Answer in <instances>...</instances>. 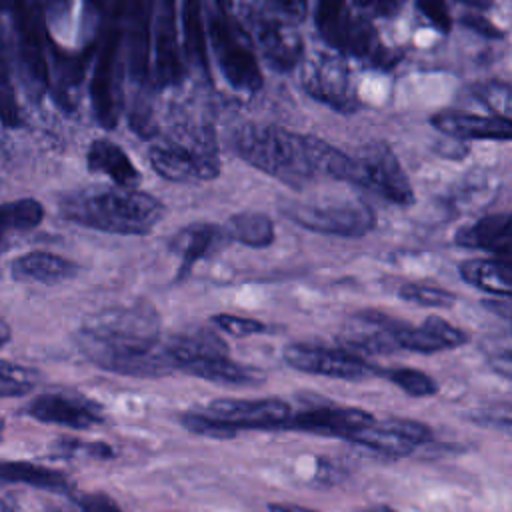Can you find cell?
<instances>
[{
    "label": "cell",
    "instance_id": "6da1fadb",
    "mask_svg": "<svg viewBox=\"0 0 512 512\" xmlns=\"http://www.w3.org/2000/svg\"><path fill=\"white\" fill-rule=\"evenodd\" d=\"M158 342L160 316L146 300L102 310L76 332V344L92 364L126 376H164L174 368L164 350L156 352Z\"/></svg>",
    "mask_w": 512,
    "mask_h": 512
},
{
    "label": "cell",
    "instance_id": "7a4b0ae2",
    "mask_svg": "<svg viewBox=\"0 0 512 512\" xmlns=\"http://www.w3.org/2000/svg\"><path fill=\"white\" fill-rule=\"evenodd\" d=\"M230 146L246 164L300 190L322 176L328 142L286 130L276 124H242L230 136Z\"/></svg>",
    "mask_w": 512,
    "mask_h": 512
},
{
    "label": "cell",
    "instance_id": "3957f363",
    "mask_svg": "<svg viewBox=\"0 0 512 512\" xmlns=\"http://www.w3.org/2000/svg\"><path fill=\"white\" fill-rule=\"evenodd\" d=\"M60 214L64 220L84 228L122 236H144L164 220L166 206L150 192L110 186L64 194L60 198Z\"/></svg>",
    "mask_w": 512,
    "mask_h": 512
},
{
    "label": "cell",
    "instance_id": "277c9868",
    "mask_svg": "<svg viewBox=\"0 0 512 512\" xmlns=\"http://www.w3.org/2000/svg\"><path fill=\"white\" fill-rule=\"evenodd\" d=\"M158 176L170 182H208L220 174L216 136L210 126L182 124L148 150Z\"/></svg>",
    "mask_w": 512,
    "mask_h": 512
},
{
    "label": "cell",
    "instance_id": "5b68a950",
    "mask_svg": "<svg viewBox=\"0 0 512 512\" xmlns=\"http://www.w3.org/2000/svg\"><path fill=\"white\" fill-rule=\"evenodd\" d=\"M330 178L366 188L396 206H410L414 202L410 180L386 142H372L354 156L338 150Z\"/></svg>",
    "mask_w": 512,
    "mask_h": 512
},
{
    "label": "cell",
    "instance_id": "8992f818",
    "mask_svg": "<svg viewBox=\"0 0 512 512\" xmlns=\"http://www.w3.org/2000/svg\"><path fill=\"white\" fill-rule=\"evenodd\" d=\"M206 38L224 80L240 92H258L262 72L254 50L242 38V30L234 26L224 12H212L206 24Z\"/></svg>",
    "mask_w": 512,
    "mask_h": 512
},
{
    "label": "cell",
    "instance_id": "52a82bcc",
    "mask_svg": "<svg viewBox=\"0 0 512 512\" xmlns=\"http://www.w3.org/2000/svg\"><path fill=\"white\" fill-rule=\"evenodd\" d=\"M280 212L292 224L330 236L358 238L374 230L376 214L364 202L344 200V202H326V204H308V202H282Z\"/></svg>",
    "mask_w": 512,
    "mask_h": 512
},
{
    "label": "cell",
    "instance_id": "ba28073f",
    "mask_svg": "<svg viewBox=\"0 0 512 512\" xmlns=\"http://www.w3.org/2000/svg\"><path fill=\"white\" fill-rule=\"evenodd\" d=\"M242 18L260 56L278 72H290L304 60V42L294 24L268 10L244 4Z\"/></svg>",
    "mask_w": 512,
    "mask_h": 512
},
{
    "label": "cell",
    "instance_id": "9c48e42d",
    "mask_svg": "<svg viewBox=\"0 0 512 512\" xmlns=\"http://www.w3.org/2000/svg\"><path fill=\"white\" fill-rule=\"evenodd\" d=\"M302 88L314 100L350 114L360 108V100L346 62L332 52H316L302 60Z\"/></svg>",
    "mask_w": 512,
    "mask_h": 512
},
{
    "label": "cell",
    "instance_id": "30bf717a",
    "mask_svg": "<svg viewBox=\"0 0 512 512\" xmlns=\"http://www.w3.org/2000/svg\"><path fill=\"white\" fill-rule=\"evenodd\" d=\"M316 26L338 50L352 52L358 58H372L380 64L388 58V52L380 46L374 30L352 14L344 6V0H320L316 8Z\"/></svg>",
    "mask_w": 512,
    "mask_h": 512
},
{
    "label": "cell",
    "instance_id": "8fae6325",
    "mask_svg": "<svg viewBox=\"0 0 512 512\" xmlns=\"http://www.w3.org/2000/svg\"><path fill=\"white\" fill-rule=\"evenodd\" d=\"M284 362L294 370L342 380H364L376 374L362 356L350 354L342 348H326L316 344H288L282 352Z\"/></svg>",
    "mask_w": 512,
    "mask_h": 512
},
{
    "label": "cell",
    "instance_id": "7c38bea8",
    "mask_svg": "<svg viewBox=\"0 0 512 512\" xmlns=\"http://www.w3.org/2000/svg\"><path fill=\"white\" fill-rule=\"evenodd\" d=\"M24 412L44 424L86 430L104 420L102 406L76 392H44L32 398Z\"/></svg>",
    "mask_w": 512,
    "mask_h": 512
},
{
    "label": "cell",
    "instance_id": "4fadbf2b",
    "mask_svg": "<svg viewBox=\"0 0 512 512\" xmlns=\"http://www.w3.org/2000/svg\"><path fill=\"white\" fill-rule=\"evenodd\" d=\"M206 414L232 426L234 430H270L282 428L290 416V406L276 398L266 400H232L218 398L208 404Z\"/></svg>",
    "mask_w": 512,
    "mask_h": 512
},
{
    "label": "cell",
    "instance_id": "5bb4252c",
    "mask_svg": "<svg viewBox=\"0 0 512 512\" xmlns=\"http://www.w3.org/2000/svg\"><path fill=\"white\" fill-rule=\"evenodd\" d=\"M12 12H14L20 58L26 70V78L32 90L36 92V96H40L48 86V68H46L44 46H42L40 12L36 10L34 0H12Z\"/></svg>",
    "mask_w": 512,
    "mask_h": 512
},
{
    "label": "cell",
    "instance_id": "9a60e30c",
    "mask_svg": "<svg viewBox=\"0 0 512 512\" xmlns=\"http://www.w3.org/2000/svg\"><path fill=\"white\" fill-rule=\"evenodd\" d=\"M372 420H374V416L360 408L320 406L314 410L298 412L296 416H288V420L282 424V428L348 440L354 432L368 426Z\"/></svg>",
    "mask_w": 512,
    "mask_h": 512
},
{
    "label": "cell",
    "instance_id": "2e32d148",
    "mask_svg": "<svg viewBox=\"0 0 512 512\" xmlns=\"http://www.w3.org/2000/svg\"><path fill=\"white\" fill-rule=\"evenodd\" d=\"M396 348L432 354L440 350H452L468 342V334L454 324L442 320L440 316H428L420 326H410L406 322H398L394 330Z\"/></svg>",
    "mask_w": 512,
    "mask_h": 512
},
{
    "label": "cell",
    "instance_id": "e0dca14e",
    "mask_svg": "<svg viewBox=\"0 0 512 512\" xmlns=\"http://www.w3.org/2000/svg\"><path fill=\"white\" fill-rule=\"evenodd\" d=\"M430 124L458 140H494L508 142L512 138V122L500 116H482L462 110H442L430 118Z\"/></svg>",
    "mask_w": 512,
    "mask_h": 512
},
{
    "label": "cell",
    "instance_id": "ac0fdd59",
    "mask_svg": "<svg viewBox=\"0 0 512 512\" xmlns=\"http://www.w3.org/2000/svg\"><path fill=\"white\" fill-rule=\"evenodd\" d=\"M454 242L468 250H484L496 258L510 256V214H488L454 234Z\"/></svg>",
    "mask_w": 512,
    "mask_h": 512
},
{
    "label": "cell",
    "instance_id": "d6986e66",
    "mask_svg": "<svg viewBox=\"0 0 512 512\" xmlns=\"http://www.w3.org/2000/svg\"><path fill=\"white\" fill-rule=\"evenodd\" d=\"M88 170L102 174L114 182V186L136 188L142 174L128 156V152L108 138H96L90 142L86 152Z\"/></svg>",
    "mask_w": 512,
    "mask_h": 512
},
{
    "label": "cell",
    "instance_id": "ffe728a7",
    "mask_svg": "<svg viewBox=\"0 0 512 512\" xmlns=\"http://www.w3.org/2000/svg\"><path fill=\"white\" fill-rule=\"evenodd\" d=\"M78 274V264L46 250H32L16 256L10 262V276L16 282H40L56 284L70 280Z\"/></svg>",
    "mask_w": 512,
    "mask_h": 512
},
{
    "label": "cell",
    "instance_id": "44dd1931",
    "mask_svg": "<svg viewBox=\"0 0 512 512\" xmlns=\"http://www.w3.org/2000/svg\"><path fill=\"white\" fill-rule=\"evenodd\" d=\"M224 240L222 226L212 222H192L170 238V250L180 256V276H184L198 260L206 258Z\"/></svg>",
    "mask_w": 512,
    "mask_h": 512
},
{
    "label": "cell",
    "instance_id": "7402d4cb",
    "mask_svg": "<svg viewBox=\"0 0 512 512\" xmlns=\"http://www.w3.org/2000/svg\"><path fill=\"white\" fill-rule=\"evenodd\" d=\"M174 8L176 0H160V14L156 20V74L160 84H174L182 74Z\"/></svg>",
    "mask_w": 512,
    "mask_h": 512
},
{
    "label": "cell",
    "instance_id": "603a6c76",
    "mask_svg": "<svg viewBox=\"0 0 512 512\" xmlns=\"http://www.w3.org/2000/svg\"><path fill=\"white\" fill-rule=\"evenodd\" d=\"M462 280L492 296L508 298L512 294V268L508 258H472L458 266Z\"/></svg>",
    "mask_w": 512,
    "mask_h": 512
},
{
    "label": "cell",
    "instance_id": "cb8c5ba5",
    "mask_svg": "<svg viewBox=\"0 0 512 512\" xmlns=\"http://www.w3.org/2000/svg\"><path fill=\"white\" fill-rule=\"evenodd\" d=\"M168 360L174 368H182L184 364L204 360V358H216L226 356L228 346L226 342L208 330H192L186 334L172 336L170 342L162 348Z\"/></svg>",
    "mask_w": 512,
    "mask_h": 512
},
{
    "label": "cell",
    "instance_id": "d4e9b609",
    "mask_svg": "<svg viewBox=\"0 0 512 512\" xmlns=\"http://www.w3.org/2000/svg\"><path fill=\"white\" fill-rule=\"evenodd\" d=\"M116 46H118L116 32H110L106 38L104 50L98 58L96 72L92 78V88H90L94 112L104 128H112L116 124V104L112 96V72H114L112 64H114Z\"/></svg>",
    "mask_w": 512,
    "mask_h": 512
},
{
    "label": "cell",
    "instance_id": "484cf974",
    "mask_svg": "<svg viewBox=\"0 0 512 512\" xmlns=\"http://www.w3.org/2000/svg\"><path fill=\"white\" fill-rule=\"evenodd\" d=\"M186 374L218 382V384H236V386H248L258 384L266 376L262 370L254 366H244L238 362H232L228 356H216V358H204L190 364H184L180 368Z\"/></svg>",
    "mask_w": 512,
    "mask_h": 512
},
{
    "label": "cell",
    "instance_id": "4316f807",
    "mask_svg": "<svg viewBox=\"0 0 512 512\" xmlns=\"http://www.w3.org/2000/svg\"><path fill=\"white\" fill-rule=\"evenodd\" d=\"M224 238L250 248H266L274 242V222L264 212H236L222 226Z\"/></svg>",
    "mask_w": 512,
    "mask_h": 512
},
{
    "label": "cell",
    "instance_id": "83f0119b",
    "mask_svg": "<svg viewBox=\"0 0 512 512\" xmlns=\"http://www.w3.org/2000/svg\"><path fill=\"white\" fill-rule=\"evenodd\" d=\"M348 440L392 458L408 456L416 448V444L406 436H402L388 420H382V422L372 420L368 426L354 432Z\"/></svg>",
    "mask_w": 512,
    "mask_h": 512
},
{
    "label": "cell",
    "instance_id": "f1b7e54d",
    "mask_svg": "<svg viewBox=\"0 0 512 512\" xmlns=\"http://www.w3.org/2000/svg\"><path fill=\"white\" fill-rule=\"evenodd\" d=\"M0 482L28 484L42 490H68V478L62 472L22 460H0Z\"/></svg>",
    "mask_w": 512,
    "mask_h": 512
},
{
    "label": "cell",
    "instance_id": "f546056e",
    "mask_svg": "<svg viewBox=\"0 0 512 512\" xmlns=\"http://www.w3.org/2000/svg\"><path fill=\"white\" fill-rule=\"evenodd\" d=\"M44 220V206L36 198H18L0 204V242L6 234L28 232Z\"/></svg>",
    "mask_w": 512,
    "mask_h": 512
},
{
    "label": "cell",
    "instance_id": "4dcf8cb0",
    "mask_svg": "<svg viewBox=\"0 0 512 512\" xmlns=\"http://www.w3.org/2000/svg\"><path fill=\"white\" fill-rule=\"evenodd\" d=\"M182 28H184V44H186L188 56L200 68H206L208 40H206V24L202 20L200 0H182Z\"/></svg>",
    "mask_w": 512,
    "mask_h": 512
},
{
    "label": "cell",
    "instance_id": "1f68e13d",
    "mask_svg": "<svg viewBox=\"0 0 512 512\" xmlns=\"http://www.w3.org/2000/svg\"><path fill=\"white\" fill-rule=\"evenodd\" d=\"M40 374L28 366L0 358V400L18 398L38 386Z\"/></svg>",
    "mask_w": 512,
    "mask_h": 512
},
{
    "label": "cell",
    "instance_id": "d6a6232c",
    "mask_svg": "<svg viewBox=\"0 0 512 512\" xmlns=\"http://www.w3.org/2000/svg\"><path fill=\"white\" fill-rule=\"evenodd\" d=\"M398 296L410 304L424 306V308H450L456 302V294L444 290L440 286L420 284V282H406L398 288Z\"/></svg>",
    "mask_w": 512,
    "mask_h": 512
},
{
    "label": "cell",
    "instance_id": "836d02e7",
    "mask_svg": "<svg viewBox=\"0 0 512 512\" xmlns=\"http://www.w3.org/2000/svg\"><path fill=\"white\" fill-rule=\"evenodd\" d=\"M380 374H384L392 384H396L410 396L424 398V396L436 394V390H438L436 382L428 374L414 370V368H392V370H386Z\"/></svg>",
    "mask_w": 512,
    "mask_h": 512
},
{
    "label": "cell",
    "instance_id": "e575fe53",
    "mask_svg": "<svg viewBox=\"0 0 512 512\" xmlns=\"http://www.w3.org/2000/svg\"><path fill=\"white\" fill-rule=\"evenodd\" d=\"M0 120L8 128H18L22 124L16 92L10 80V70L2 58H0Z\"/></svg>",
    "mask_w": 512,
    "mask_h": 512
},
{
    "label": "cell",
    "instance_id": "d590c367",
    "mask_svg": "<svg viewBox=\"0 0 512 512\" xmlns=\"http://www.w3.org/2000/svg\"><path fill=\"white\" fill-rule=\"evenodd\" d=\"M182 424L192 432V434H200V436H210V438H234L238 434V430H234L232 426L208 416V414H184L182 416Z\"/></svg>",
    "mask_w": 512,
    "mask_h": 512
},
{
    "label": "cell",
    "instance_id": "8d00e7d4",
    "mask_svg": "<svg viewBox=\"0 0 512 512\" xmlns=\"http://www.w3.org/2000/svg\"><path fill=\"white\" fill-rule=\"evenodd\" d=\"M212 324H216L222 332H226L230 336H236V338H244V336L258 334V332L266 330V326L260 320L234 316V314H214Z\"/></svg>",
    "mask_w": 512,
    "mask_h": 512
},
{
    "label": "cell",
    "instance_id": "74e56055",
    "mask_svg": "<svg viewBox=\"0 0 512 512\" xmlns=\"http://www.w3.org/2000/svg\"><path fill=\"white\" fill-rule=\"evenodd\" d=\"M422 16L442 34L450 32L452 20L448 12V0H414Z\"/></svg>",
    "mask_w": 512,
    "mask_h": 512
},
{
    "label": "cell",
    "instance_id": "f35d334b",
    "mask_svg": "<svg viewBox=\"0 0 512 512\" xmlns=\"http://www.w3.org/2000/svg\"><path fill=\"white\" fill-rule=\"evenodd\" d=\"M266 10L290 24H298L308 16V0H262Z\"/></svg>",
    "mask_w": 512,
    "mask_h": 512
},
{
    "label": "cell",
    "instance_id": "ab89813d",
    "mask_svg": "<svg viewBox=\"0 0 512 512\" xmlns=\"http://www.w3.org/2000/svg\"><path fill=\"white\" fill-rule=\"evenodd\" d=\"M480 96L488 102V106H492L498 112L496 116L510 120V88H508V84L492 82L480 90Z\"/></svg>",
    "mask_w": 512,
    "mask_h": 512
},
{
    "label": "cell",
    "instance_id": "60d3db41",
    "mask_svg": "<svg viewBox=\"0 0 512 512\" xmlns=\"http://www.w3.org/2000/svg\"><path fill=\"white\" fill-rule=\"evenodd\" d=\"M80 512H122V508L104 492H82L72 496Z\"/></svg>",
    "mask_w": 512,
    "mask_h": 512
},
{
    "label": "cell",
    "instance_id": "b9f144b4",
    "mask_svg": "<svg viewBox=\"0 0 512 512\" xmlns=\"http://www.w3.org/2000/svg\"><path fill=\"white\" fill-rule=\"evenodd\" d=\"M462 26H466L468 30L484 36V38H492V40H502L504 38V30H500L496 24H492L488 18L480 16V14H464L460 18Z\"/></svg>",
    "mask_w": 512,
    "mask_h": 512
},
{
    "label": "cell",
    "instance_id": "7bdbcfd3",
    "mask_svg": "<svg viewBox=\"0 0 512 512\" xmlns=\"http://www.w3.org/2000/svg\"><path fill=\"white\" fill-rule=\"evenodd\" d=\"M356 2L364 8H370L372 12H376L380 16L394 14L402 4V0H356Z\"/></svg>",
    "mask_w": 512,
    "mask_h": 512
},
{
    "label": "cell",
    "instance_id": "ee69618b",
    "mask_svg": "<svg viewBox=\"0 0 512 512\" xmlns=\"http://www.w3.org/2000/svg\"><path fill=\"white\" fill-rule=\"evenodd\" d=\"M268 512H316V510L302 508L296 504H268Z\"/></svg>",
    "mask_w": 512,
    "mask_h": 512
},
{
    "label": "cell",
    "instance_id": "f6af8a7d",
    "mask_svg": "<svg viewBox=\"0 0 512 512\" xmlns=\"http://www.w3.org/2000/svg\"><path fill=\"white\" fill-rule=\"evenodd\" d=\"M460 4H466L470 8H478V10H486L492 6V0H458Z\"/></svg>",
    "mask_w": 512,
    "mask_h": 512
},
{
    "label": "cell",
    "instance_id": "bcb514c9",
    "mask_svg": "<svg viewBox=\"0 0 512 512\" xmlns=\"http://www.w3.org/2000/svg\"><path fill=\"white\" fill-rule=\"evenodd\" d=\"M10 340V328L0 320V346H4Z\"/></svg>",
    "mask_w": 512,
    "mask_h": 512
},
{
    "label": "cell",
    "instance_id": "7dc6e473",
    "mask_svg": "<svg viewBox=\"0 0 512 512\" xmlns=\"http://www.w3.org/2000/svg\"><path fill=\"white\" fill-rule=\"evenodd\" d=\"M362 512H394L390 506H384V504H378V506H370V508H366V510H362Z\"/></svg>",
    "mask_w": 512,
    "mask_h": 512
},
{
    "label": "cell",
    "instance_id": "c3c4849f",
    "mask_svg": "<svg viewBox=\"0 0 512 512\" xmlns=\"http://www.w3.org/2000/svg\"><path fill=\"white\" fill-rule=\"evenodd\" d=\"M0 512H14V508H12L6 500H2V498H0Z\"/></svg>",
    "mask_w": 512,
    "mask_h": 512
},
{
    "label": "cell",
    "instance_id": "681fc988",
    "mask_svg": "<svg viewBox=\"0 0 512 512\" xmlns=\"http://www.w3.org/2000/svg\"><path fill=\"white\" fill-rule=\"evenodd\" d=\"M216 2H218V6H220V10H222V12H224V10H226V6L230 4V0H216Z\"/></svg>",
    "mask_w": 512,
    "mask_h": 512
},
{
    "label": "cell",
    "instance_id": "f907efd6",
    "mask_svg": "<svg viewBox=\"0 0 512 512\" xmlns=\"http://www.w3.org/2000/svg\"><path fill=\"white\" fill-rule=\"evenodd\" d=\"M4 426H6V422H4V418L0 416V440H2V436H4Z\"/></svg>",
    "mask_w": 512,
    "mask_h": 512
}]
</instances>
